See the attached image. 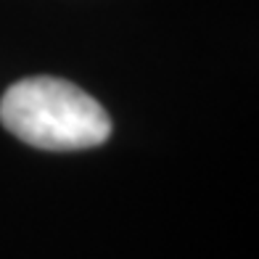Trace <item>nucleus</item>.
Instances as JSON below:
<instances>
[{"instance_id": "f257e3e1", "label": "nucleus", "mask_w": 259, "mask_h": 259, "mask_svg": "<svg viewBox=\"0 0 259 259\" xmlns=\"http://www.w3.org/2000/svg\"><path fill=\"white\" fill-rule=\"evenodd\" d=\"M0 122L42 151H82L109 140L111 119L85 90L58 77H29L0 98Z\"/></svg>"}]
</instances>
